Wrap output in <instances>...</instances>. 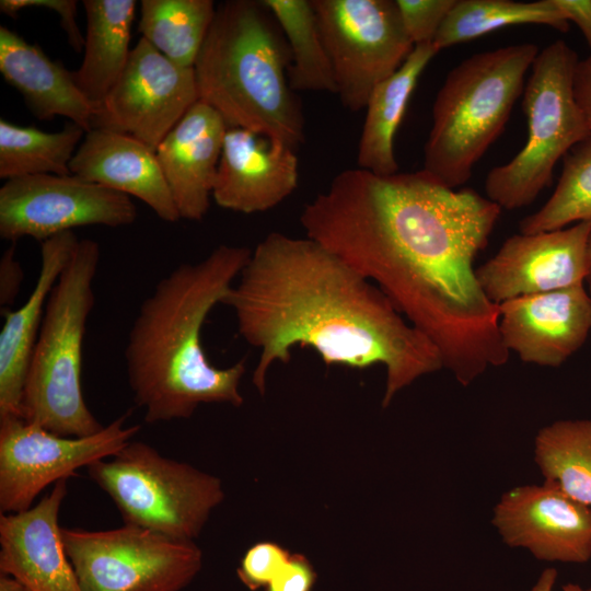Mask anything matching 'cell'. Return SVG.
Returning <instances> with one entry per match:
<instances>
[{
  "mask_svg": "<svg viewBox=\"0 0 591 591\" xmlns=\"http://www.w3.org/2000/svg\"><path fill=\"white\" fill-rule=\"evenodd\" d=\"M500 212L473 188H449L424 169L378 175L357 167L305 204L300 223L306 237L378 286L467 386L510 352L499 306L474 268Z\"/></svg>",
  "mask_w": 591,
  "mask_h": 591,
  "instance_id": "obj_1",
  "label": "cell"
},
{
  "mask_svg": "<svg viewBox=\"0 0 591 591\" xmlns=\"http://www.w3.org/2000/svg\"><path fill=\"white\" fill-rule=\"evenodd\" d=\"M242 338L259 351L252 382L260 394L292 348L313 349L326 366L386 370L383 408L418 378L443 368L438 348L372 281L309 237L267 234L222 303Z\"/></svg>",
  "mask_w": 591,
  "mask_h": 591,
  "instance_id": "obj_2",
  "label": "cell"
},
{
  "mask_svg": "<svg viewBox=\"0 0 591 591\" xmlns=\"http://www.w3.org/2000/svg\"><path fill=\"white\" fill-rule=\"evenodd\" d=\"M252 250L221 244L196 263L173 268L142 301L124 358L129 387L144 421L188 419L201 404L239 407L245 360L212 364L201 331L246 265Z\"/></svg>",
  "mask_w": 591,
  "mask_h": 591,
  "instance_id": "obj_3",
  "label": "cell"
},
{
  "mask_svg": "<svg viewBox=\"0 0 591 591\" xmlns=\"http://www.w3.org/2000/svg\"><path fill=\"white\" fill-rule=\"evenodd\" d=\"M290 61L287 40L262 1L221 2L194 65L199 100L228 127L296 150L305 125L289 84Z\"/></svg>",
  "mask_w": 591,
  "mask_h": 591,
  "instance_id": "obj_4",
  "label": "cell"
},
{
  "mask_svg": "<svg viewBox=\"0 0 591 591\" xmlns=\"http://www.w3.org/2000/svg\"><path fill=\"white\" fill-rule=\"evenodd\" d=\"M100 259L96 241L79 240L48 297L27 371L22 418L60 436L86 437L104 427L82 390L83 343Z\"/></svg>",
  "mask_w": 591,
  "mask_h": 591,
  "instance_id": "obj_5",
  "label": "cell"
},
{
  "mask_svg": "<svg viewBox=\"0 0 591 591\" xmlns=\"http://www.w3.org/2000/svg\"><path fill=\"white\" fill-rule=\"evenodd\" d=\"M537 54L530 43L505 46L470 56L448 73L432 106L426 172L453 189L470 179L503 131Z\"/></svg>",
  "mask_w": 591,
  "mask_h": 591,
  "instance_id": "obj_6",
  "label": "cell"
},
{
  "mask_svg": "<svg viewBox=\"0 0 591 591\" xmlns=\"http://www.w3.org/2000/svg\"><path fill=\"white\" fill-rule=\"evenodd\" d=\"M579 59L564 40L538 51L523 90L528 138L508 163L491 169L485 181L487 198L501 209L532 204L549 185L557 161L590 138L573 95Z\"/></svg>",
  "mask_w": 591,
  "mask_h": 591,
  "instance_id": "obj_7",
  "label": "cell"
},
{
  "mask_svg": "<svg viewBox=\"0 0 591 591\" xmlns=\"http://www.w3.org/2000/svg\"><path fill=\"white\" fill-rule=\"evenodd\" d=\"M86 470L125 524L178 540L194 541L224 499L218 477L166 457L142 441H129Z\"/></svg>",
  "mask_w": 591,
  "mask_h": 591,
  "instance_id": "obj_8",
  "label": "cell"
},
{
  "mask_svg": "<svg viewBox=\"0 0 591 591\" xmlns=\"http://www.w3.org/2000/svg\"><path fill=\"white\" fill-rule=\"evenodd\" d=\"M61 536L82 591H182L202 565L194 541L136 525L61 528Z\"/></svg>",
  "mask_w": 591,
  "mask_h": 591,
  "instance_id": "obj_9",
  "label": "cell"
},
{
  "mask_svg": "<svg viewBox=\"0 0 591 591\" xmlns=\"http://www.w3.org/2000/svg\"><path fill=\"white\" fill-rule=\"evenodd\" d=\"M329 57L336 94L359 112L372 90L392 76L415 45L403 26L395 0H311Z\"/></svg>",
  "mask_w": 591,
  "mask_h": 591,
  "instance_id": "obj_10",
  "label": "cell"
},
{
  "mask_svg": "<svg viewBox=\"0 0 591 591\" xmlns=\"http://www.w3.org/2000/svg\"><path fill=\"white\" fill-rule=\"evenodd\" d=\"M121 415L86 437H66L33 425L19 416L0 418V511L30 509L50 484L76 471L113 456L140 430L126 426Z\"/></svg>",
  "mask_w": 591,
  "mask_h": 591,
  "instance_id": "obj_11",
  "label": "cell"
},
{
  "mask_svg": "<svg viewBox=\"0 0 591 591\" xmlns=\"http://www.w3.org/2000/svg\"><path fill=\"white\" fill-rule=\"evenodd\" d=\"M137 215L129 196L73 174L18 177L0 188V236L11 243H42L79 227H125Z\"/></svg>",
  "mask_w": 591,
  "mask_h": 591,
  "instance_id": "obj_12",
  "label": "cell"
},
{
  "mask_svg": "<svg viewBox=\"0 0 591 591\" xmlns=\"http://www.w3.org/2000/svg\"><path fill=\"white\" fill-rule=\"evenodd\" d=\"M198 100L194 67L176 65L141 37L96 106L92 128L129 135L157 150Z\"/></svg>",
  "mask_w": 591,
  "mask_h": 591,
  "instance_id": "obj_13",
  "label": "cell"
},
{
  "mask_svg": "<svg viewBox=\"0 0 591 591\" xmlns=\"http://www.w3.org/2000/svg\"><path fill=\"white\" fill-rule=\"evenodd\" d=\"M591 222L533 234H514L476 268L477 280L495 304L518 297L584 283Z\"/></svg>",
  "mask_w": 591,
  "mask_h": 591,
  "instance_id": "obj_14",
  "label": "cell"
},
{
  "mask_svg": "<svg viewBox=\"0 0 591 591\" xmlns=\"http://www.w3.org/2000/svg\"><path fill=\"white\" fill-rule=\"evenodd\" d=\"M491 522L508 546L525 548L536 559L583 564L591 558V508L552 484L506 491Z\"/></svg>",
  "mask_w": 591,
  "mask_h": 591,
  "instance_id": "obj_15",
  "label": "cell"
},
{
  "mask_svg": "<svg viewBox=\"0 0 591 591\" xmlns=\"http://www.w3.org/2000/svg\"><path fill=\"white\" fill-rule=\"evenodd\" d=\"M498 306L505 347L528 363L559 367L591 331V297L583 283L518 297Z\"/></svg>",
  "mask_w": 591,
  "mask_h": 591,
  "instance_id": "obj_16",
  "label": "cell"
},
{
  "mask_svg": "<svg viewBox=\"0 0 591 591\" xmlns=\"http://www.w3.org/2000/svg\"><path fill=\"white\" fill-rule=\"evenodd\" d=\"M296 150L251 130L228 127L212 198L217 205L242 213L267 211L298 187Z\"/></svg>",
  "mask_w": 591,
  "mask_h": 591,
  "instance_id": "obj_17",
  "label": "cell"
},
{
  "mask_svg": "<svg viewBox=\"0 0 591 591\" xmlns=\"http://www.w3.org/2000/svg\"><path fill=\"white\" fill-rule=\"evenodd\" d=\"M67 491L61 479L30 509L0 515V571L31 591H82L58 521Z\"/></svg>",
  "mask_w": 591,
  "mask_h": 591,
  "instance_id": "obj_18",
  "label": "cell"
},
{
  "mask_svg": "<svg viewBox=\"0 0 591 591\" xmlns=\"http://www.w3.org/2000/svg\"><path fill=\"white\" fill-rule=\"evenodd\" d=\"M227 129L222 116L198 100L158 146L181 219L199 221L207 215Z\"/></svg>",
  "mask_w": 591,
  "mask_h": 591,
  "instance_id": "obj_19",
  "label": "cell"
},
{
  "mask_svg": "<svg viewBox=\"0 0 591 591\" xmlns=\"http://www.w3.org/2000/svg\"><path fill=\"white\" fill-rule=\"evenodd\" d=\"M71 174L140 199L163 221L181 219L155 150L117 131H86L71 163Z\"/></svg>",
  "mask_w": 591,
  "mask_h": 591,
  "instance_id": "obj_20",
  "label": "cell"
},
{
  "mask_svg": "<svg viewBox=\"0 0 591 591\" xmlns=\"http://www.w3.org/2000/svg\"><path fill=\"white\" fill-rule=\"evenodd\" d=\"M79 239L73 231L40 243L39 271L25 302L2 313L0 332V418L22 417V402L31 358L48 297L68 264Z\"/></svg>",
  "mask_w": 591,
  "mask_h": 591,
  "instance_id": "obj_21",
  "label": "cell"
},
{
  "mask_svg": "<svg viewBox=\"0 0 591 591\" xmlns=\"http://www.w3.org/2000/svg\"><path fill=\"white\" fill-rule=\"evenodd\" d=\"M0 72L39 120L62 116L85 132L92 129L96 107L80 91L72 72L3 25L0 26Z\"/></svg>",
  "mask_w": 591,
  "mask_h": 591,
  "instance_id": "obj_22",
  "label": "cell"
},
{
  "mask_svg": "<svg viewBox=\"0 0 591 591\" xmlns=\"http://www.w3.org/2000/svg\"><path fill=\"white\" fill-rule=\"evenodd\" d=\"M438 53L432 43L415 46L404 63L372 90L358 146L359 169L378 175L398 172L395 134L419 77Z\"/></svg>",
  "mask_w": 591,
  "mask_h": 591,
  "instance_id": "obj_23",
  "label": "cell"
},
{
  "mask_svg": "<svg viewBox=\"0 0 591 591\" xmlns=\"http://www.w3.org/2000/svg\"><path fill=\"white\" fill-rule=\"evenodd\" d=\"M86 34L81 66L72 72L84 96L95 105L103 101L123 73L131 49L135 0H84Z\"/></svg>",
  "mask_w": 591,
  "mask_h": 591,
  "instance_id": "obj_24",
  "label": "cell"
},
{
  "mask_svg": "<svg viewBox=\"0 0 591 591\" xmlns=\"http://www.w3.org/2000/svg\"><path fill=\"white\" fill-rule=\"evenodd\" d=\"M519 24L547 25L563 33L570 26L554 0H455L432 44L440 51Z\"/></svg>",
  "mask_w": 591,
  "mask_h": 591,
  "instance_id": "obj_25",
  "label": "cell"
},
{
  "mask_svg": "<svg viewBox=\"0 0 591 591\" xmlns=\"http://www.w3.org/2000/svg\"><path fill=\"white\" fill-rule=\"evenodd\" d=\"M534 461L544 483L591 508V418L557 420L540 429Z\"/></svg>",
  "mask_w": 591,
  "mask_h": 591,
  "instance_id": "obj_26",
  "label": "cell"
},
{
  "mask_svg": "<svg viewBox=\"0 0 591 591\" xmlns=\"http://www.w3.org/2000/svg\"><path fill=\"white\" fill-rule=\"evenodd\" d=\"M216 8L212 0H142L138 31L171 61L194 67Z\"/></svg>",
  "mask_w": 591,
  "mask_h": 591,
  "instance_id": "obj_27",
  "label": "cell"
},
{
  "mask_svg": "<svg viewBox=\"0 0 591 591\" xmlns=\"http://www.w3.org/2000/svg\"><path fill=\"white\" fill-rule=\"evenodd\" d=\"M279 25L290 50L288 79L297 91L336 94L333 67L311 0H262Z\"/></svg>",
  "mask_w": 591,
  "mask_h": 591,
  "instance_id": "obj_28",
  "label": "cell"
},
{
  "mask_svg": "<svg viewBox=\"0 0 591 591\" xmlns=\"http://www.w3.org/2000/svg\"><path fill=\"white\" fill-rule=\"evenodd\" d=\"M85 130L68 121L62 130L45 132L0 119V177L71 175V160Z\"/></svg>",
  "mask_w": 591,
  "mask_h": 591,
  "instance_id": "obj_29",
  "label": "cell"
},
{
  "mask_svg": "<svg viewBox=\"0 0 591 591\" xmlns=\"http://www.w3.org/2000/svg\"><path fill=\"white\" fill-rule=\"evenodd\" d=\"M583 221L591 222V137L564 157L554 193L540 210L521 220L519 229L533 234Z\"/></svg>",
  "mask_w": 591,
  "mask_h": 591,
  "instance_id": "obj_30",
  "label": "cell"
},
{
  "mask_svg": "<svg viewBox=\"0 0 591 591\" xmlns=\"http://www.w3.org/2000/svg\"><path fill=\"white\" fill-rule=\"evenodd\" d=\"M405 32L415 46L432 43L455 0H395Z\"/></svg>",
  "mask_w": 591,
  "mask_h": 591,
  "instance_id": "obj_31",
  "label": "cell"
},
{
  "mask_svg": "<svg viewBox=\"0 0 591 591\" xmlns=\"http://www.w3.org/2000/svg\"><path fill=\"white\" fill-rule=\"evenodd\" d=\"M290 557L289 552L277 543L258 542L243 555L237 577L252 591L266 588Z\"/></svg>",
  "mask_w": 591,
  "mask_h": 591,
  "instance_id": "obj_32",
  "label": "cell"
},
{
  "mask_svg": "<svg viewBox=\"0 0 591 591\" xmlns=\"http://www.w3.org/2000/svg\"><path fill=\"white\" fill-rule=\"evenodd\" d=\"M26 8H44L54 10L60 16V24L67 34L71 47L76 51H81L84 46L82 36L77 23L78 2L74 0H1L0 11L3 14L15 18L16 14Z\"/></svg>",
  "mask_w": 591,
  "mask_h": 591,
  "instance_id": "obj_33",
  "label": "cell"
},
{
  "mask_svg": "<svg viewBox=\"0 0 591 591\" xmlns=\"http://www.w3.org/2000/svg\"><path fill=\"white\" fill-rule=\"evenodd\" d=\"M316 573L304 555H291L288 563L268 583L265 591H311Z\"/></svg>",
  "mask_w": 591,
  "mask_h": 591,
  "instance_id": "obj_34",
  "label": "cell"
},
{
  "mask_svg": "<svg viewBox=\"0 0 591 591\" xmlns=\"http://www.w3.org/2000/svg\"><path fill=\"white\" fill-rule=\"evenodd\" d=\"M15 243L8 247L0 260V305L1 311L11 310L24 279L23 268L15 257Z\"/></svg>",
  "mask_w": 591,
  "mask_h": 591,
  "instance_id": "obj_35",
  "label": "cell"
},
{
  "mask_svg": "<svg viewBox=\"0 0 591 591\" xmlns=\"http://www.w3.org/2000/svg\"><path fill=\"white\" fill-rule=\"evenodd\" d=\"M573 95L591 136V56L576 66Z\"/></svg>",
  "mask_w": 591,
  "mask_h": 591,
  "instance_id": "obj_36",
  "label": "cell"
},
{
  "mask_svg": "<svg viewBox=\"0 0 591 591\" xmlns=\"http://www.w3.org/2000/svg\"><path fill=\"white\" fill-rule=\"evenodd\" d=\"M567 21L582 32L591 49V0H554Z\"/></svg>",
  "mask_w": 591,
  "mask_h": 591,
  "instance_id": "obj_37",
  "label": "cell"
},
{
  "mask_svg": "<svg viewBox=\"0 0 591 591\" xmlns=\"http://www.w3.org/2000/svg\"><path fill=\"white\" fill-rule=\"evenodd\" d=\"M557 570L555 568H546L540 575L535 584L529 591H553L557 579ZM564 591H584L579 584L567 583L563 587Z\"/></svg>",
  "mask_w": 591,
  "mask_h": 591,
  "instance_id": "obj_38",
  "label": "cell"
},
{
  "mask_svg": "<svg viewBox=\"0 0 591 591\" xmlns=\"http://www.w3.org/2000/svg\"><path fill=\"white\" fill-rule=\"evenodd\" d=\"M0 591H31L23 583L15 578L1 573L0 576Z\"/></svg>",
  "mask_w": 591,
  "mask_h": 591,
  "instance_id": "obj_39",
  "label": "cell"
},
{
  "mask_svg": "<svg viewBox=\"0 0 591 591\" xmlns=\"http://www.w3.org/2000/svg\"><path fill=\"white\" fill-rule=\"evenodd\" d=\"M587 280L591 282V237L588 245V278Z\"/></svg>",
  "mask_w": 591,
  "mask_h": 591,
  "instance_id": "obj_40",
  "label": "cell"
},
{
  "mask_svg": "<svg viewBox=\"0 0 591 591\" xmlns=\"http://www.w3.org/2000/svg\"><path fill=\"white\" fill-rule=\"evenodd\" d=\"M584 591H591V587H589L588 589H584Z\"/></svg>",
  "mask_w": 591,
  "mask_h": 591,
  "instance_id": "obj_41",
  "label": "cell"
}]
</instances>
